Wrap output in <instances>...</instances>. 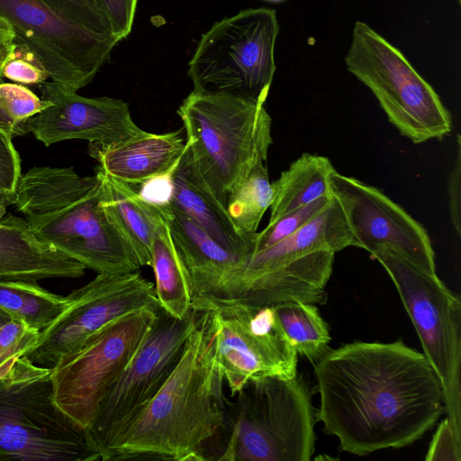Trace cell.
<instances>
[{
    "label": "cell",
    "instance_id": "obj_1",
    "mask_svg": "<svg viewBox=\"0 0 461 461\" xmlns=\"http://www.w3.org/2000/svg\"><path fill=\"white\" fill-rule=\"evenodd\" d=\"M317 420L340 449L366 456L420 439L445 411L442 386L426 357L402 340L356 341L316 361Z\"/></svg>",
    "mask_w": 461,
    "mask_h": 461
},
{
    "label": "cell",
    "instance_id": "obj_2",
    "mask_svg": "<svg viewBox=\"0 0 461 461\" xmlns=\"http://www.w3.org/2000/svg\"><path fill=\"white\" fill-rule=\"evenodd\" d=\"M202 312L174 371L115 442L108 460H203L205 443L223 429L224 411L215 324L210 311Z\"/></svg>",
    "mask_w": 461,
    "mask_h": 461
},
{
    "label": "cell",
    "instance_id": "obj_3",
    "mask_svg": "<svg viewBox=\"0 0 461 461\" xmlns=\"http://www.w3.org/2000/svg\"><path fill=\"white\" fill-rule=\"evenodd\" d=\"M96 174L34 167L22 175L14 203L41 241L98 274L135 272L134 251L101 205Z\"/></svg>",
    "mask_w": 461,
    "mask_h": 461
},
{
    "label": "cell",
    "instance_id": "obj_4",
    "mask_svg": "<svg viewBox=\"0 0 461 461\" xmlns=\"http://www.w3.org/2000/svg\"><path fill=\"white\" fill-rule=\"evenodd\" d=\"M265 104L227 93L193 90L177 109L193 162L226 207L229 194L272 144Z\"/></svg>",
    "mask_w": 461,
    "mask_h": 461
},
{
    "label": "cell",
    "instance_id": "obj_5",
    "mask_svg": "<svg viewBox=\"0 0 461 461\" xmlns=\"http://www.w3.org/2000/svg\"><path fill=\"white\" fill-rule=\"evenodd\" d=\"M230 404L228 441L218 460L309 461L317 410L302 374L249 380Z\"/></svg>",
    "mask_w": 461,
    "mask_h": 461
},
{
    "label": "cell",
    "instance_id": "obj_6",
    "mask_svg": "<svg viewBox=\"0 0 461 461\" xmlns=\"http://www.w3.org/2000/svg\"><path fill=\"white\" fill-rule=\"evenodd\" d=\"M50 374L24 356L0 378V461L102 460L87 429L55 402Z\"/></svg>",
    "mask_w": 461,
    "mask_h": 461
},
{
    "label": "cell",
    "instance_id": "obj_7",
    "mask_svg": "<svg viewBox=\"0 0 461 461\" xmlns=\"http://www.w3.org/2000/svg\"><path fill=\"white\" fill-rule=\"evenodd\" d=\"M344 62L373 93L389 122L413 143L440 140L450 132V113L433 87L367 23H355Z\"/></svg>",
    "mask_w": 461,
    "mask_h": 461
},
{
    "label": "cell",
    "instance_id": "obj_8",
    "mask_svg": "<svg viewBox=\"0 0 461 461\" xmlns=\"http://www.w3.org/2000/svg\"><path fill=\"white\" fill-rule=\"evenodd\" d=\"M276 10L247 8L216 22L201 36L188 63L195 91L266 102L276 72Z\"/></svg>",
    "mask_w": 461,
    "mask_h": 461
},
{
    "label": "cell",
    "instance_id": "obj_9",
    "mask_svg": "<svg viewBox=\"0 0 461 461\" xmlns=\"http://www.w3.org/2000/svg\"><path fill=\"white\" fill-rule=\"evenodd\" d=\"M371 256L386 270L439 378L445 411L461 437V302L437 276L386 250Z\"/></svg>",
    "mask_w": 461,
    "mask_h": 461
},
{
    "label": "cell",
    "instance_id": "obj_10",
    "mask_svg": "<svg viewBox=\"0 0 461 461\" xmlns=\"http://www.w3.org/2000/svg\"><path fill=\"white\" fill-rule=\"evenodd\" d=\"M202 313V311L192 310L179 320L158 310L156 321L102 400L87 429L102 460H108L115 442L170 376Z\"/></svg>",
    "mask_w": 461,
    "mask_h": 461
},
{
    "label": "cell",
    "instance_id": "obj_11",
    "mask_svg": "<svg viewBox=\"0 0 461 461\" xmlns=\"http://www.w3.org/2000/svg\"><path fill=\"white\" fill-rule=\"evenodd\" d=\"M192 309L212 314L216 370L231 396L251 379L297 374L298 354L284 334L274 306L207 296L194 298Z\"/></svg>",
    "mask_w": 461,
    "mask_h": 461
},
{
    "label": "cell",
    "instance_id": "obj_12",
    "mask_svg": "<svg viewBox=\"0 0 461 461\" xmlns=\"http://www.w3.org/2000/svg\"><path fill=\"white\" fill-rule=\"evenodd\" d=\"M158 312L143 309L115 320L62 355L51 368L55 402L78 425L86 429L91 426L102 400L131 360Z\"/></svg>",
    "mask_w": 461,
    "mask_h": 461
},
{
    "label": "cell",
    "instance_id": "obj_13",
    "mask_svg": "<svg viewBox=\"0 0 461 461\" xmlns=\"http://www.w3.org/2000/svg\"><path fill=\"white\" fill-rule=\"evenodd\" d=\"M0 21L61 88L87 86L120 41L67 17L43 0H0Z\"/></svg>",
    "mask_w": 461,
    "mask_h": 461
},
{
    "label": "cell",
    "instance_id": "obj_14",
    "mask_svg": "<svg viewBox=\"0 0 461 461\" xmlns=\"http://www.w3.org/2000/svg\"><path fill=\"white\" fill-rule=\"evenodd\" d=\"M68 306L40 332L26 357L33 364L52 368L64 354L79 348L90 336L129 313L160 308L155 285L138 271L98 274L68 296Z\"/></svg>",
    "mask_w": 461,
    "mask_h": 461
},
{
    "label": "cell",
    "instance_id": "obj_15",
    "mask_svg": "<svg viewBox=\"0 0 461 461\" xmlns=\"http://www.w3.org/2000/svg\"><path fill=\"white\" fill-rule=\"evenodd\" d=\"M330 182L357 247L370 254L380 249L392 251L436 275L435 253L428 232L404 209L380 189L336 170Z\"/></svg>",
    "mask_w": 461,
    "mask_h": 461
},
{
    "label": "cell",
    "instance_id": "obj_16",
    "mask_svg": "<svg viewBox=\"0 0 461 461\" xmlns=\"http://www.w3.org/2000/svg\"><path fill=\"white\" fill-rule=\"evenodd\" d=\"M38 88L49 105L14 125V137L32 133L45 146L68 140H85L108 146L145 132L133 121L129 104L117 98L85 97L54 82Z\"/></svg>",
    "mask_w": 461,
    "mask_h": 461
},
{
    "label": "cell",
    "instance_id": "obj_17",
    "mask_svg": "<svg viewBox=\"0 0 461 461\" xmlns=\"http://www.w3.org/2000/svg\"><path fill=\"white\" fill-rule=\"evenodd\" d=\"M357 247L343 211L334 198L312 220L274 245L254 252L218 296L235 298L256 290L265 279L288 258L319 249L335 253Z\"/></svg>",
    "mask_w": 461,
    "mask_h": 461
},
{
    "label": "cell",
    "instance_id": "obj_18",
    "mask_svg": "<svg viewBox=\"0 0 461 461\" xmlns=\"http://www.w3.org/2000/svg\"><path fill=\"white\" fill-rule=\"evenodd\" d=\"M187 272L193 299L218 296L240 271L247 257L222 247L171 203L158 206Z\"/></svg>",
    "mask_w": 461,
    "mask_h": 461
},
{
    "label": "cell",
    "instance_id": "obj_19",
    "mask_svg": "<svg viewBox=\"0 0 461 461\" xmlns=\"http://www.w3.org/2000/svg\"><path fill=\"white\" fill-rule=\"evenodd\" d=\"M86 267L39 240L26 220L12 213L0 219V278L39 281L77 278Z\"/></svg>",
    "mask_w": 461,
    "mask_h": 461
},
{
    "label": "cell",
    "instance_id": "obj_20",
    "mask_svg": "<svg viewBox=\"0 0 461 461\" xmlns=\"http://www.w3.org/2000/svg\"><path fill=\"white\" fill-rule=\"evenodd\" d=\"M171 178L173 194L170 203L222 247L248 258L253 250L257 232L245 234L239 230L226 207L197 170L187 146L174 167Z\"/></svg>",
    "mask_w": 461,
    "mask_h": 461
},
{
    "label": "cell",
    "instance_id": "obj_21",
    "mask_svg": "<svg viewBox=\"0 0 461 461\" xmlns=\"http://www.w3.org/2000/svg\"><path fill=\"white\" fill-rule=\"evenodd\" d=\"M186 148L181 131L144 133L108 145H89V153L107 175L131 185H140L170 172Z\"/></svg>",
    "mask_w": 461,
    "mask_h": 461
},
{
    "label": "cell",
    "instance_id": "obj_22",
    "mask_svg": "<svg viewBox=\"0 0 461 461\" xmlns=\"http://www.w3.org/2000/svg\"><path fill=\"white\" fill-rule=\"evenodd\" d=\"M100 180L101 205L134 251L140 264L151 265L154 233L161 219L156 205L146 202L138 191L96 168Z\"/></svg>",
    "mask_w": 461,
    "mask_h": 461
},
{
    "label": "cell",
    "instance_id": "obj_23",
    "mask_svg": "<svg viewBox=\"0 0 461 461\" xmlns=\"http://www.w3.org/2000/svg\"><path fill=\"white\" fill-rule=\"evenodd\" d=\"M335 168L321 155L303 153L271 183L273 200L269 222L322 196L331 195L330 176Z\"/></svg>",
    "mask_w": 461,
    "mask_h": 461
},
{
    "label": "cell",
    "instance_id": "obj_24",
    "mask_svg": "<svg viewBox=\"0 0 461 461\" xmlns=\"http://www.w3.org/2000/svg\"><path fill=\"white\" fill-rule=\"evenodd\" d=\"M150 267L160 308L174 318L184 319L193 310L192 290L185 267L162 216L154 233Z\"/></svg>",
    "mask_w": 461,
    "mask_h": 461
},
{
    "label": "cell",
    "instance_id": "obj_25",
    "mask_svg": "<svg viewBox=\"0 0 461 461\" xmlns=\"http://www.w3.org/2000/svg\"><path fill=\"white\" fill-rule=\"evenodd\" d=\"M68 303L67 296L53 294L35 281L0 278V309L40 330L62 313Z\"/></svg>",
    "mask_w": 461,
    "mask_h": 461
},
{
    "label": "cell",
    "instance_id": "obj_26",
    "mask_svg": "<svg viewBox=\"0 0 461 461\" xmlns=\"http://www.w3.org/2000/svg\"><path fill=\"white\" fill-rule=\"evenodd\" d=\"M274 308L284 334L298 355L316 362L330 348L328 325L313 303L294 301Z\"/></svg>",
    "mask_w": 461,
    "mask_h": 461
},
{
    "label": "cell",
    "instance_id": "obj_27",
    "mask_svg": "<svg viewBox=\"0 0 461 461\" xmlns=\"http://www.w3.org/2000/svg\"><path fill=\"white\" fill-rule=\"evenodd\" d=\"M266 162H258L228 196L227 212L235 226L245 234L257 232L273 200Z\"/></svg>",
    "mask_w": 461,
    "mask_h": 461
},
{
    "label": "cell",
    "instance_id": "obj_28",
    "mask_svg": "<svg viewBox=\"0 0 461 461\" xmlns=\"http://www.w3.org/2000/svg\"><path fill=\"white\" fill-rule=\"evenodd\" d=\"M332 197V194L322 196L289 212L274 221L268 222L262 231L256 233L251 254L267 249L296 231L321 212L329 204Z\"/></svg>",
    "mask_w": 461,
    "mask_h": 461
},
{
    "label": "cell",
    "instance_id": "obj_29",
    "mask_svg": "<svg viewBox=\"0 0 461 461\" xmlns=\"http://www.w3.org/2000/svg\"><path fill=\"white\" fill-rule=\"evenodd\" d=\"M43 1L85 27L100 34L118 39L113 34L109 18L101 0Z\"/></svg>",
    "mask_w": 461,
    "mask_h": 461
},
{
    "label": "cell",
    "instance_id": "obj_30",
    "mask_svg": "<svg viewBox=\"0 0 461 461\" xmlns=\"http://www.w3.org/2000/svg\"><path fill=\"white\" fill-rule=\"evenodd\" d=\"M48 105L47 101L21 84L0 83V107L14 125L37 114Z\"/></svg>",
    "mask_w": 461,
    "mask_h": 461
},
{
    "label": "cell",
    "instance_id": "obj_31",
    "mask_svg": "<svg viewBox=\"0 0 461 461\" xmlns=\"http://www.w3.org/2000/svg\"><path fill=\"white\" fill-rule=\"evenodd\" d=\"M33 59H36L31 52L23 55L16 44L14 52L3 67L2 76L21 85H39L45 82L50 77L49 74L38 60L32 61Z\"/></svg>",
    "mask_w": 461,
    "mask_h": 461
},
{
    "label": "cell",
    "instance_id": "obj_32",
    "mask_svg": "<svg viewBox=\"0 0 461 461\" xmlns=\"http://www.w3.org/2000/svg\"><path fill=\"white\" fill-rule=\"evenodd\" d=\"M13 136L0 128V193L15 194L22 176L21 158L13 143Z\"/></svg>",
    "mask_w": 461,
    "mask_h": 461
},
{
    "label": "cell",
    "instance_id": "obj_33",
    "mask_svg": "<svg viewBox=\"0 0 461 461\" xmlns=\"http://www.w3.org/2000/svg\"><path fill=\"white\" fill-rule=\"evenodd\" d=\"M41 330L18 318L0 326V357L17 349L28 352L37 343Z\"/></svg>",
    "mask_w": 461,
    "mask_h": 461
},
{
    "label": "cell",
    "instance_id": "obj_34",
    "mask_svg": "<svg viewBox=\"0 0 461 461\" xmlns=\"http://www.w3.org/2000/svg\"><path fill=\"white\" fill-rule=\"evenodd\" d=\"M426 461H460L461 437L447 417L438 425L429 443Z\"/></svg>",
    "mask_w": 461,
    "mask_h": 461
},
{
    "label": "cell",
    "instance_id": "obj_35",
    "mask_svg": "<svg viewBox=\"0 0 461 461\" xmlns=\"http://www.w3.org/2000/svg\"><path fill=\"white\" fill-rule=\"evenodd\" d=\"M113 34L122 41L131 32L138 0H101Z\"/></svg>",
    "mask_w": 461,
    "mask_h": 461
},
{
    "label": "cell",
    "instance_id": "obj_36",
    "mask_svg": "<svg viewBox=\"0 0 461 461\" xmlns=\"http://www.w3.org/2000/svg\"><path fill=\"white\" fill-rule=\"evenodd\" d=\"M456 158L447 180L450 219L456 234H461V139L456 136Z\"/></svg>",
    "mask_w": 461,
    "mask_h": 461
},
{
    "label": "cell",
    "instance_id": "obj_37",
    "mask_svg": "<svg viewBox=\"0 0 461 461\" xmlns=\"http://www.w3.org/2000/svg\"><path fill=\"white\" fill-rule=\"evenodd\" d=\"M174 169V168H173ZM155 176L140 185L139 194L146 202L161 206L170 203L173 194L171 173Z\"/></svg>",
    "mask_w": 461,
    "mask_h": 461
},
{
    "label": "cell",
    "instance_id": "obj_38",
    "mask_svg": "<svg viewBox=\"0 0 461 461\" xmlns=\"http://www.w3.org/2000/svg\"><path fill=\"white\" fill-rule=\"evenodd\" d=\"M27 355L24 349H17L0 357V378L7 375L19 358Z\"/></svg>",
    "mask_w": 461,
    "mask_h": 461
},
{
    "label": "cell",
    "instance_id": "obj_39",
    "mask_svg": "<svg viewBox=\"0 0 461 461\" xmlns=\"http://www.w3.org/2000/svg\"><path fill=\"white\" fill-rule=\"evenodd\" d=\"M16 47L15 42H6L0 44V79L2 76L3 67L7 60V59L11 56Z\"/></svg>",
    "mask_w": 461,
    "mask_h": 461
},
{
    "label": "cell",
    "instance_id": "obj_40",
    "mask_svg": "<svg viewBox=\"0 0 461 461\" xmlns=\"http://www.w3.org/2000/svg\"><path fill=\"white\" fill-rule=\"evenodd\" d=\"M14 34L9 26L4 22L0 21V44L6 42H14Z\"/></svg>",
    "mask_w": 461,
    "mask_h": 461
},
{
    "label": "cell",
    "instance_id": "obj_41",
    "mask_svg": "<svg viewBox=\"0 0 461 461\" xmlns=\"http://www.w3.org/2000/svg\"><path fill=\"white\" fill-rule=\"evenodd\" d=\"M0 128H3L9 131L14 137V123L12 120L5 113V112L0 107Z\"/></svg>",
    "mask_w": 461,
    "mask_h": 461
},
{
    "label": "cell",
    "instance_id": "obj_42",
    "mask_svg": "<svg viewBox=\"0 0 461 461\" xmlns=\"http://www.w3.org/2000/svg\"><path fill=\"white\" fill-rule=\"evenodd\" d=\"M14 201V194L0 193V209H6Z\"/></svg>",
    "mask_w": 461,
    "mask_h": 461
},
{
    "label": "cell",
    "instance_id": "obj_43",
    "mask_svg": "<svg viewBox=\"0 0 461 461\" xmlns=\"http://www.w3.org/2000/svg\"><path fill=\"white\" fill-rule=\"evenodd\" d=\"M12 317L5 311L0 309V326L9 321Z\"/></svg>",
    "mask_w": 461,
    "mask_h": 461
},
{
    "label": "cell",
    "instance_id": "obj_44",
    "mask_svg": "<svg viewBox=\"0 0 461 461\" xmlns=\"http://www.w3.org/2000/svg\"><path fill=\"white\" fill-rule=\"evenodd\" d=\"M266 2H268V3H272V4H279V3H282L285 0H264Z\"/></svg>",
    "mask_w": 461,
    "mask_h": 461
},
{
    "label": "cell",
    "instance_id": "obj_45",
    "mask_svg": "<svg viewBox=\"0 0 461 461\" xmlns=\"http://www.w3.org/2000/svg\"><path fill=\"white\" fill-rule=\"evenodd\" d=\"M460 1H461V0H456V2H457L458 4H460Z\"/></svg>",
    "mask_w": 461,
    "mask_h": 461
}]
</instances>
